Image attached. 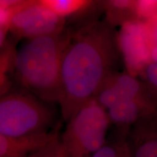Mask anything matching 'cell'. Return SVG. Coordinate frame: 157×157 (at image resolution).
<instances>
[{"mask_svg": "<svg viewBox=\"0 0 157 157\" xmlns=\"http://www.w3.org/2000/svg\"><path fill=\"white\" fill-rule=\"evenodd\" d=\"M121 58L115 27L94 21L70 32L63 51L58 104L65 121L94 99Z\"/></svg>", "mask_w": 157, "mask_h": 157, "instance_id": "cell-1", "label": "cell"}, {"mask_svg": "<svg viewBox=\"0 0 157 157\" xmlns=\"http://www.w3.org/2000/svg\"><path fill=\"white\" fill-rule=\"evenodd\" d=\"M70 32L29 39L15 50L14 68L25 90L46 103H59L63 51Z\"/></svg>", "mask_w": 157, "mask_h": 157, "instance_id": "cell-2", "label": "cell"}, {"mask_svg": "<svg viewBox=\"0 0 157 157\" xmlns=\"http://www.w3.org/2000/svg\"><path fill=\"white\" fill-rule=\"evenodd\" d=\"M54 105L24 91L6 92L0 97V134L25 137L51 132L56 123Z\"/></svg>", "mask_w": 157, "mask_h": 157, "instance_id": "cell-3", "label": "cell"}, {"mask_svg": "<svg viewBox=\"0 0 157 157\" xmlns=\"http://www.w3.org/2000/svg\"><path fill=\"white\" fill-rule=\"evenodd\" d=\"M111 125L106 110L95 99L80 108L59 137V157H91L105 143Z\"/></svg>", "mask_w": 157, "mask_h": 157, "instance_id": "cell-4", "label": "cell"}, {"mask_svg": "<svg viewBox=\"0 0 157 157\" xmlns=\"http://www.w3.org/2000/svg\"><path fill=\"white\" fill-rule=\"evenodd\" d=\"M156 18L148 21L137 20L121 25L117 32L118 44L126 71L137 78L151 61L157 62Z\"/></svg>", "mask_w": 157, "mask_h": 157, "instance_id": "cell-5", "label": "cell"}, {"mask_svg": "<svg viewBox=\"0 0 157 157\" xmlns=\"http://www.w3.org/2000/svg\"><path fill=\"white\" fill-rule=\"evenodd\" d=\"M66 19L57 16L39 1L21 2L14 8L8 28L27 39L58 34L65 30Z\"/></svg>", "mask_w": 157, "mask_h": 157, "instance_id": "cell-6", "label": "cell"}, {"mask_svg": "<svg viewBox=\"0 0 157 157\" xmlns=\"http://www.w3.org/2000/svg\"><path fill=\"white\" fill-rule=\"evenodd\" d=\"M144 95L154 98L138 78L117 71L108 76L94 99L107 111L116 104Z\"/></svg>", "mask_w": 157, "mask_h": 157, "instance_id": "cell-7", "label": "cell"}, {"mask_svg": "<svg viewBox=\"0 0 157 157\" xmlns=\"http://www.w3.org/2000/svg\"><path fill=\"white\" fill-rule=\"evenodd\" d=\"M106 111L111 124L116 127L115 132L127 138L137 120L156 113V101L150 96H140L116 104Z\"/></svg>", "mask_w": 157, "mask_h": 157, "instance_id": "cell-8", "label": "cell"}, {"mask_svg": "<svg viewBox=\"0 0 157 157\" xmlns=\"http://www.w3.org/2000/svg\"><path fill=\"white\" fill-rule=\"evenodd\" d=\"M127 140L132 157H157L156 113L137 120L130 129Z\"/></svg>", "mask_w": 157, "mask_h": 157, "instance_id": "cell-9", "label": "cell"}, {"mask_svg": "<svg viewBox=\"0 0 157 157\" xmlns=\"http://www.w3.org/2000/svg\"><path fill=\"white\" fill-rule=\"evenodd\" d=\"M58 135L57 130L25 137L0 134V157H27L47 146Z\"/></svg>", "mask_w": 157, "mask_h": 157, "instance_id": "cell-10", "label": "cell"}, {"mask_svg": "<svg viewBox=\"0 0 157 157\" xmlns=\"http://www.w3.org/2000/svg\"><path fill=\"white\" fill-rule=\"evenodd\" d=\"M39 2L57 16L66 19L87 9L93 4L87 0H39Z\"/></svg>", "mask_w": 157, "mask_h": 157, "instance_id": "cell-11", "label": "cell"}, {"mask_svg": "<svg viewBox=\"0 0 157 157\" xmlns=\"http://www.w3.org/2000/svg\"><path fill=\"white\" fill-rule=\"evenodd\" d=\"M135 1H108L105 3L107 11L105 19L113 27L128 21L137 20L134 12Z\"/></svg>", "mask_w": 157, "mask_h": 157, "instance_id": "cell-12", "label": "cell"}, {"mask_svg": "<svg viewBox=\"0 0 157 157\" xmlns=\"http://www.w3.org/2000/svg\"><path fill=\"white\" fill-rule=\"evenodd\" d=\"M129 146L127 137L114 132L91 157H127Z\"/></svg>", "mask_w": 157, "mask_h": 157, "instance_id": "cell-13", "label": "cell"}, {"mask_svg": "<svg viewBox=\"0 0 157 157\" xmlns=\"http://www.w3.org/2000/svg\"><path fill=\"white\" fill-rule=\"evenodd\" d=\"M15 50L7 48L0 53V97L3 95L7 82V74L12 67H14Z\"/></svg>", "mask_w": 157, "mask_h": 157, "instance_id": "cell-14", "label": "cell"}, {"mask_svg": "<svg viewBox=\"0 0 157 157\" xmlns=\"http://www.w3.org/2000/svg\"><path fill=\"white\" fill-rule=\"evenodd\" d=\"M134 12L137 21H148L157 17V2L154 0L135 1Z\"/></svg>", "mask_w": 157, "mask_h": 157, "instance_id": "cell-15", "label": "cell"}, {"mask_svg": "<svg viewBox=\"0 0 157 157\" xmlns=\"http://www.w3.org/2000/svg\"><path fill=\"white\" fill-rule=\"evenodd\" d=\"M140 76H143L146 87L148 93L156 98L157 88V62L151 61L143 69Z\"/></svg>", "mask_w": 157, "mask_h": 157, "instance_id": "cell-16", "label": "cell"}, {"mask_svg": "<svg viewBox=\"0 0 157 157\" xmlns=\"http://www.w3.org/2000/svg\"><path fill=\"white\" fill-rule=\"evenodd\" d=\"M59 137L58 135L54 138L47 146L40 150L29 155L28 157H59L58 156Z\"/></svg>", "mask_w": 157, "mask_h": 157, "instance_id": "cell-17", "label": "cell"}, {"mask_svg": "<svg viewBox=\"0 0 157 157\" xmlns=\"http://www.w3.org/2000/svg\"><path fill=\"white\" fill-rule=\"evenodd\" d=\"M15 7L13 8H7L0 2V28L8 29L10 20Z\"/></svg>", "mask_w": 157, "mask_h": 157, "instance_id": "cell-18", "label": "cell"}, {"mask_svg": "<svg viewBox=\"0 0 157 157\" xmlns=\"http://www.w3.org/2000/svg\"><path fill=\"white\" fill-rule=\"evenodd\" d=\"M7 29L5 28H0V48L2 46L4 42L5 39V35H6V31Z\"/></svg>", "mask_w": 157, "mask_h": 157, "instance_id": "cell-19", "label": "cell"}, {"mask_svg": "<svg viewBox=\"0 0 157 157\" xmlns=\"http://www.w3.org/2000/svg\"><path fill=\"white\" fill-rule=\"evenodd\" d=\"M127 157H132V156H131V151H130V148H129V151L128 153V154H127Z\"/></svg>", "mask_w": 157, "mask_h": 157, "instance_id": "cell-20", "label": "cell"}, {"mask_svg": "<svg viewBox=\"0 0 157 157\" xmlns=\"http://www.w3.org/2000/svg\"><path fill=\"white\" fill-rule=\"evenodd\" d=\"M27 157H28V156H27Z\"/></svg>", "mask_w": 157, "mask_h": 157, "instance_id": "cell-21", "label": "cell"}]
</instances>
